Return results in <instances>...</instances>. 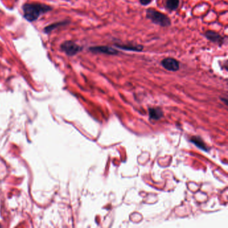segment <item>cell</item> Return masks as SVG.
<instances>
[{
  "label": "cell",
  "mask_w": 228,
  "mask_h": 228,
  "mask_svg": "<svg viewBox=\"0 0 228 228\" xmlns=\"http://www.w3.org/2000/svg\"><path fill=\"white\" fill-rule=\"evenodd\" d=\"M24 17L30 22L36 21L43 14L53 9L52 6L39 2H28L22 6Z\"/></svg>",
  "instance_id": "6da1fadb"
},
{
  "label": "cell",
  "mask_w": 228,
  "mask_h": 228,
  "mask_svg": "<svg viewBox=\"0 0 228 228\" xmlns=\"http://www.w3.org/2000/svg\"><path fill=\"white\" fill-rule=\"evenodd\" d=\"M146 17L153 24L161 27H166L171 25V20L169 17L154 8H148L146 10Z\"/></svg>",
  "instance_id": "7a4b0ae2"
},
{
  "label": "cell",
  "mask_w": 228,
  "mask_h": 228,
  "mask_svg": "<svg viewBox=\"0 0 228 228\" xmlns=\"http://www.w3.org/2000/svg\"><path fill=\"white\" fill-rule=\"evenodd\" d=\"M83 48L71 40L65 41L60 45V50L68 56H74L82 50Z\"/></svg>",
  "instance_id": "3957f363"
},
{
  "label": "cell",
  "mask_w": 228,
  "mask_h": 228,
  "mask_svg": "<svg viewBox=\"0 0 228 228\" xmlns=\"http://www.w3.org/2000/svg\"><path fill=\"white\" fill-rule=\"evenodd\" d=\"M89 50L94 54H105L107 55H118L119 51L114 48H111L108 45H95L91 46L89 48Z\"/></svg>",
  "instance_id": "277c9868"
},
{
  "label": "cell",
  "mask_w": 228,
  "mask_h": 228,
  "mask_svg": "<svg viewBox=\"0 0 228 228\" xmlns=\"http://www.w3.org/2000/svg\"><path fill=\"white\" fill-rule=\"evenodd\" d=\"M161 65L167 71L171 72L178 71L180 68L179 62L176 59L171 57L164 58L161 61Z\"/></svg>",
  "instance_id": "5b68a950"
},
{
  "label": "cell",
  "mask_w": 228,
  "mask_h": 228,
  "mask_svg": "<svg viewBox=\"0 0 228 228\" xmlns=\"http://www.w3.org/2000/svg\"><path fill=\"white\" fill-rule=\"evenodd\" d=\"M204 36L208 40L217 44L219 47L222 46L224 43V38L222 35L213 30H207L205 32Z\"/></svg>",
  "instance_id": "8992f818"
},
{
  "label": "cell",
  "mask_w": 228,
  "mask_h": 228,
  "mask_svg": "<svg viewBox=\"0 0 228 228\" xmlns=\"http://www.w3.org/2000/svg\"><path fill=\"white\" fill-rule=\"evenodd\" d=\"M114 46L125 51L141 52L143 50L144 46L141 44H114Z\"/></svg>",
  "instance_id": "52a82bcc"
},
{
  "label": "cell",
  "mask_w": 228,
  "mask_h": 228,
  "mask_svg": "<svg viewBox=\"0 0 228 228\" xmlns=\"http://www.w3.org/2000/svg\"><path fill=\"white\" fill-rule=\"evenodd\" d=\"M70 23H71L70 20H62V21H60V22L52 23L50 24V25L45 26L44 29V31L45 34H50L54 30L58 28V27L67 26Z\"/></svg>",
  "instance_id": "ba28073f"
},
{
  "label": "cell",
  "mask_w": 228,
  "mask_h": 228,
  "mask_svg": "<svg viewBox=\"0 0 228 228\" xmlns=\"http://www.w3.org/2000/svg\"><path fill=\"white\" fill-rule=\"evenodd\" d=\"M163 111L158 108H152L149 109V117L153 120L157 121L163 117Z\"/></svg>",
  "instance_id": "9c48e42d"
},
{
  "label": "cell",
  "mask_w": 228,
  "mask_h": 228,
  "mask_svg": "<svg viewBox=\"0 0 228 228\" xmlns=\"http://www.w3.org/2000/svg\"><path fill=\"white\" fill-rule=\"evenodd\" d=\"M179 0H165V7L170 12L176 10L179 5Z\"/></svg>",
  "instance_id": "30bf717a"
},
{
  "label": "cell",
  "mask_w": 228,
  "mask_h": 228,
  "mask_svg": "<svg viewBox=\"0 0 228 228\" xmlns=\"http://www.w3.org/2000/svg\"><path fill=\"white\" fill-rule=\"evenodd\" d=\"M191 141L193 142V143L195 144V145L197 146V147H199V148L201 149H203L205 150H207V149H206V145L204 144V143H203L201 139L199 138H197V137H195V136H194V138H193L191 139Z\"/></svg>",
  "instance_id": "8fae6325"
},
{
  "label": "cell",
  "mask_w": 228,
  "mask_h": 228,
  "mask_svg": "<svg viewBox=\"0 0 228 228\" xmlns=\"http://www.w3.org/2000/svg\"><path fill=\"white\" fill-rule=\"evenodd\" d=\"M140 3H141V4L143 5H149L150 3H151L152 0H139Z\"/></svg>",
  "instance_id": "7c38bea8"
}]
</instances>
